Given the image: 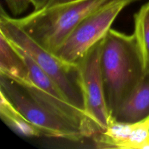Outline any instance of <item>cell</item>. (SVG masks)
I'll return each mask as SVG.
<instances>
[{
	"instance_id": "1",
	"label": "cell",
	"mask_w": 149,
	"mask_h": 149,
	"mask_svg": "<svg viewBox=\"0 0 149 149\" xmlns=\"http://www.w3.org/2000/svg\"><path fill=\"white\" fill-rule=\"evenodd\" d=\"M100 68L106 104L111 116L146 72L135 34L111 29L102 42Z\"/></svg>"
},
{
	"instance_id": "2",
	"label": "cell",
	"mask_w": 149,
	"mask_h": 149,
	"mask_svg": "<svg viewBox=\"0 0 149 149\" xmlns=\"http://www.w3.org/2000/svg\"><path fill=\"white\" fill-rule=\"evenodd\" d=\"M138 0H75L45 7L15 22L40 46L55 53L73 30L84 20L117 1Z\"/></svg>"
},
{
	"instance_id": "3",
	"label": "cell",
	"mask_w": 149,
	"mask_h": 149,
	"mask_svg": "<svg viewBox=\"0 0 149 149\" xmlns=\"http://www.w3.org/2000/svg\"><path fill=\"white\" fill-rule=\"evenodd\" d=\"M0 32L36 63L70 103L84 111L78 64L67 63L40 46L15 22L13 17L6 14L2 8L0 15Z\"/></svg>"
},
{
	"instance_id": "4",
	"label": "cell",
	"mask_w": 149,
	"mask_h": 149,
	"mask_svg": "<svg viewBox=\"0 0 149 149\" xmlns=\"http://www.w3.org/2000/svg\"><path fill=\"white\" fill-rule=\"evenodd\" d=\"M0 77V93L40 130L42 135L74 142L85 138L79 130L67 123L39 103L24 86L4 76Z\"/></svg>"
},
{
	"instance_id": "5",
	"label": "cell",
	"mask_w": 149,
	"mask_h": 149,
	"mask_svg": "<svg viewBox=\"0 0 149 149\" xmlns=\"http://www.w3.org/2000/svg\"><path fill=\"white\" fill-rule=\"evenodd\" d=\"M127 1H117L93 13L79 24L55 51L58 58L69 64H78L86 53L104 38Z\"/></svg>"
},
{
	"instance_id": "6",
	"label": "cell",
	"mask_w": 149,
	"mask_h": 149,
	"mask_svg": "<svg viewBox=\"0 0 149 149\" xmlns=\"http://www.w3.org/2000/svg\"><path fill=\"white\" fill-rule=\"evenodd\" d=\"M102 42L103 39L93 46L78 63L84 112L100 132L107 128L111 118L106 104L100 68Z\"/></svg>"
},
{
	"instance_id": "7",
	"label": "cell",
	"mask_w": 149,
	"mask_h": 149,
	"mask_svg": "<svg viewBox=\"0 0 149 149\" xmlns=\"http://www.w3.org/2000/svg\"><path fill=\"white\" fill-rule=\"evenodd\" d=\"M93 138L97 148L143 149L149 141V127L143 121L124 122L111 118L107 128Z\"/></svg>"
},
{
	"instance_id": "8",
	"label": "cell",
	"mask_w": 149,
	"mask_h": 149,
	"mask_svg": "<svg viewBox=\"0 0 149 149\" xmlns=\"http://www.w3.org/2000/svg\"><path fill=\"white\" fill-rule=\"evenodd\" d=\"M149 116V68L141 81L117 108L111 118L124 122H136Z\"/></svg>"
},
{
	"instance_id": "9",
	"label": "cell",
	"mask_w": 149,
	"mask_h": 149,
	"mask_svg": "<svg viewBox=\"0 0 149 149\" xmlns=\"http://www.w3.org/2000/svg\"><path fill=\"white\" fill-rule=\"evenodd\" d=\"M0 75L23 86L33 85L30 71L20 51L0 32Z\"/></svg>"
},
{
	"instance_id": "10",
	"label": "cell",
	"mask_w": 149,
	"mask_h": 149,
	"mask_svg": "<svg viewBox=\"0 0 149 149\" xmlns=\"http://www.w3.org/2000/svg\"><path fill=\"white\" fill-rule=\"evenodd\" d=\"M0 116L4 124L18 135L28 138L42 135L40 130L31 123L1 93H0Z\"/></svg>"
},
{
	"instance_id": "11",
	"label": "cell",
	"mask_w": 149,
	"mask_h": 149,
	"mask_svg": "<svg viewBox=\"0 0 149 149\" xmlns=\"http://www.w3.org/2000/svg\"><path fill=\"white\" fill-rule=\"evenodd\" d=\"M145 68H149V2L144 4L135 15V32Z\"/></svg>"
},
{
	"instance_id": "12",
	"label": "cell",
	"mask_w": 149,
	"mask_h": 149,
	"mask_svg": "<svg viewBox=\"0 0 149 149\" xmlns=\"http://www.w3.org/2000/svg\"><path fill=\"white\" fill-rule=\"evenodd\" d=\"M9 10L14 15H19L26 10L30 0H5Z\"/></svg>"
},
{
	"instance_id": "13",
	"label": "cell",
	"mask_w": 149,
	"mask_h": 149,
	"mask_svg": "<svg viewBox=\"0 0 149 149\" xmlns=\"http://www.w3.org/2000/svg\"><path fill=\"white\" fill-rule=\"evenodd\" d=\"M49 1V0H30L31 4L34 7V10H39L45 8Z\"/></svg>"
},
{
	"instance_id": "14",
	"label": "cell",
	"mask_w": 149,
	"mask_h": 149,
	"mask_svg": "<svg viewBox=\"0 0 149 149\" xmlns=\"http://www.w3.org/2000/svg\"><path fill=\"white\" fill-rule=\"evenodd\" d=\"M75 1V0H49L45 7H49L54 5H57V4L69 2V1Z\"/></svg>"
}]
</instances>
